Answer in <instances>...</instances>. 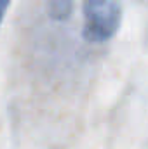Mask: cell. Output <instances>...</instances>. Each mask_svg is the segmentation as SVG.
<instances>
[{
	"mask_svg": "<svg viewBox=\"0 0 148 149\" xmlns=\"http://www.w3.org/2000/svg\"><path fill=\"white\" fill-rule=\"evenodd\" d=\"M120 0H85L84 2V38L92 43L110 40L120 28Z\"/></svg>",
	"mask_w": 148,
	"mask_h": 149,
	"instance_id": "obj_1",
	"label": "cell"
},
{
	"mask_svg": "<svg viewBox=\"0 0 148 149\" xmlns=\"http://www.w3.org/2000/svg\"><path fill=\"white\" fill-rule=\"evenodd\" d=\"M9 3H11V0H0V23H2V19H4V16L7 12Z\"/></svg>",
	"mask_w": 148,
	"mask_h": 149,
	"instance_id": "obj_2",
	"label": "cell"
}]
</instances>
